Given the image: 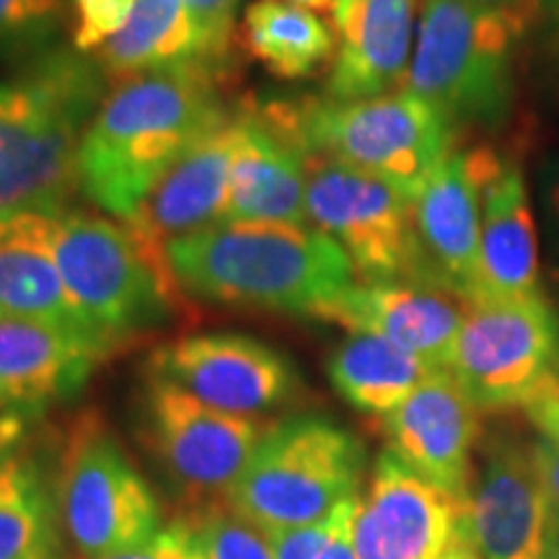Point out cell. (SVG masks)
Listing matches in <instances>:
<instances>
[{"label":"cell","instance_id":"obj_1","mask_svg":"<svg viewBox=\"0 0 559 559\" xmlns=\"http://www.w3.org/2000/svg\"><path fill=\"white\" fill-rule=\"evenodd\" d=\"M221 70L185 66L122 79L91 117L79 148V190L128 221L160 177L228 120Z\"/></svg>","mask_w":559,"mask_h":559},{"label":"cell","instance_id":"obj_2","mask_svg":"<svg viewBox=\"0 0 559 559\" xmlns=\"http://www.w3.org/2000/svg\"><path fill=\"white\" fill-rule=\"evenodd\" d=\"M179 288L243 309L317 319L355 285V267L313 226L218 221L166 247Z\"/></svg>","mask_w":559,"mask_h":559},{"label":"cell","instance_id":"obj_3","mask_svg":"<svg viewBox=\"0 0 559 559\" xmlns=\"http://www.w3.org/2000/svg\"><path fill=\"white\" fill-rule=\"evenodd\" d=\"M86 55L50 47L0 75V221L68 210L79 190V148L102 104Z\"/></svg>","mask_w":559,"mask_h":559},{"label":"cell","instance_id":"obj_4","mask_svg":"<svg viewBox=\"0 0 559 559\" xmlns=\"http://www.w3.org/2000/svg\"><path fill=\"white\" fill-rule=\"evenodd\" d=\"M531 16L472 0H423L402 91L428 102L453 128L495 130L515 102V50Z\"/></svg>","mask_w":559,"mask_h":559},{"label":"cell","instance_id":"obj_5","mask_svg":"<svg viewBox=\"0 0 559 559\" xmlns=\"http://www.w3.org/2000/svg\"><path fill=\"white\" fill-rule=\"evenodd\" d=\"M52 247L70 300L111 345L177 309L181 288L169 260L124 221L62 210L55 215Z\"/></svg>","mask_w":559,"mask_h":559},{"label":"cell","instance_id":"obj_6","mask_svg":"<svg viewBox=\"0 0 559 559\" xmlns=\"http://www.w3.org/2000/svg\"><path fill=\"white\" fill-rule=\"evenodd\" d=\"M366 451L324 417H293L267 428L226 506L264 534L311 526L360 495Z\"/></svg>","mask_w":559,"mask_h":559},{"label":"cell","instance_id":"obj_7","mask_svg":"<svg viewBox=\"0 0 559 559\" xmlns=\"http://www.w3.org/2000/svg\"><path fill=\"white\" fill-rule=\"evenodd\" d=\"M306 148L383 179L415 200L425 179L456 151V128L409 91L355 102L296 104Z\"/></svg>","mask_w":559,"mask_h":559},{"label":"cell","instance_id":"obj_8","mask_svg":"<svg viewBox=\"0 0 559 559\" xmlns=\"http://www.w3.org/2000/svg\"><path fill=\"white\" fill-rule=\"evenodd\" d=\"M58 508L70 542L86 559H107L156 536L160 502L120 440L94 412L75 419L62 449Z\"/></svg>","mask_w":559,"mask_h":559},{"label":"cell","instance_id":"obj_9","mask_svg":"<svg viewBox=\"0 0 559 559\" xmlns=\"http://www.w3.org/2000/svg\"><path fill=\"white\" fill-rule=\"evenodd\" d=\"M449 370L479 412L528 409L559 386V313L544 293L469 304Z\"/></svg>","mask_w":559,"mask_h":559},{"label":"cell","instance_id":"obj_10","mask_svg":"<svg viewBox=\"0 0 559 559\" xmlns=\"http://www.w3.org/2000/svg\"><path fill=\"white\" fill-rule=\"evenodd\" d=\"M306 218L345 249L358 283H425L412 200L383 179L309 151Z\"/></svg>","mask_w":559,"mask_h":559},{"label":"cell","instance_id":"obj_11","mask_svg":"<svg viewBox=\"0 0 559 559\" xmlns=\"http://www.w3.org/2000/svg\"><path fill=\"white\" fill-rule=\"evenodd\" d=\"M140 425L166 474L194 500L228 498L267 432L260 419L207 407L153 373L140 396Z\"/></svg>","mask_w":559,"mask_h":559},{"label":"cell","instance_id":"obj_12","mask_svg":"<svg viewBox=\"0 0 559 559\" xmlns=\"http://www.w3.org/2000/svg\"><path fill=\"white\" fill-rule=\"evenodd\" d=\"M148 373L236 417L257 419L300 394L296 366L280 349L247 334L213 332L174 340L151 355Z\"/></svg>","mask_w":559,"mask_h":559},{"label":"cell","instance_id":"obj_13","mask_svg":"<svg viewBox=\"0 0 559 559\" xmlns=\"http://www.w3.org/2000/svg\"><path fill=\"white\" fill-rule=\"evenodd\" d=\"M500 156L487 145L453 151L412 200L423 280L472 300L479 260L481 198Z\"/></svg>","mask_w":559,"mask_h":559},{"label":"cell","instance_id":"obj_14","mask_svg":"<svg viewBox=\"0 0 559 559\" xmlns=\"http://www.w3.org/2000/svg\"><path fill=\"white\" fill-rule=\"evenodd\" d=\"M466 506L383 451L355 519L358 559H436L466 528Z\"/></svg>","mask_w":559,"mask_h":559},{"label":"cell","instance_id":"obj_15","mask_svg":"<svg viewBox=\"0 0 559 559\" xmlns=\"http://www.w3.org/2000/svg\"><path fill=\"white\" fill-rule=\"evenodd\" d=\"M239 124V145L230 166L228 198L221 221L309 226V148L300 138L296 104L275 102L257 111H243Z\"/></svg>","mask_w":559,"mask_h":559},{"label":"cell","instance_id":"obj_16","mask_svg":"<svg viewBox=\"0 0 559 559\" xmlns=\"http://www.w3.org/2000/svg\"><path fill=\"white\" fill-rule=\"evenodd\" d=\"M466 523L481 559H547L557 544L531 445L498 438L474 474Z\"/></svg>","mask_w":559,"mask_h":559},{"label":"cell","instance_id":"obj_17","mask_svg":"<svg viewBox=\"0 0 559 559\" xmlns=\"http://www.w3.org/2000/svg\"><path fill=\"white\" fill-rule=\"evenodd\" d=\"M479 415L451 370H432L400 407L381 419L386 451L423 479L469 500L472 453L481 432Z\"/></svg>","mask_w":559,"mask_h":559},{"label":"cell","instance_id":"obj_18","mask_svg":"<svg viewBox=\"0 0 559 559\" xmlns=\"http://www.w3.org/2000/svg\"><path fill=\"white\" fill-rule=\"evenodd\" d=\"M466 309L464 298L438 285L391 280L355 283L317 319L345 326L349 334H376L432 368L449 370Z\"/></svg>","mask_w":559,"mask_h":559},{"label":"cell","instance_id":"obj_19","mask_svg":"<svg viewBox=\"0 0 559 559\" xmlns=\"http://www.w3.org/2000/svg\"><path fill=\"white\" fill-rule=\"evenodd\" d=\"M419 9L423 0H337L330 99H373L402 91L415 52Z\"/></svg>","mask_w":559,"mask_h":559},{"label":"cell","instance_id":"obj_20","mask_svg":"<svg viewBox=\"0 0 559 559\" xmlns=\"http://www.w3.org/2000/svg\"><path fill=\"white\" fill-rule=\"evenodd\" d=\"M239 130V115H230L160 177L143 205L124 221L140 241L166 254L171 241L223 218Z\"/></svg>","mask_w":559,"mask_h":559},{"label":"cell","instance_id":"obj_21","mask_svg":"<svg viewBox=\"0 0 559 559\" xmlns=\"http://www.w3.org/2000/svg\"><path fill=\"white\" fill-rule=\"evenodd\" d=\"M542 293L539 228L528 179L515 158H502L481 198L477 277L469 304Z\"/></svg>","mask_w":559,"mask_h":559},{"label":"cell","instance_id":"obj_22","mask_svg":"<svg viewBox=\"0 0 559 559\" xmlns=\"http://www.w3.org/2000/svg\"><path fill=\"white\" fill-rule=\"evenodd\" d=\"M109 349L99 340L41 321L0 317V400L13 409L68 400Z\"/></svg>","mask_w":559,"mask_h":559},{"label":"cell","instance_id":"obj_23","mask_svg":"<svg viewBox=\"0 0 559 559\" xmlns=\"http://www.w3.org/2000/svg\"><path fill=\"white\" fill-rule=\"evenodd\" d=\"M55 215L19 213L0 221V317L41 321L58 330L99 337L75 309L55 260Z\"/></svg>","mask_w":559,"mask_h":559},{"label":"cell","instance_id":"obj_24","mask_svg":"<svg viewBox=\"0 0 559 559\" xmlns=\"http://www.w3.org/2000/svg\"><path fill=\"white\" fill-rule=\"evenodd\" d=\"M432 370L407 349L376 334H349L326 362V373L349 407L370 417H386L423 383Z\"/></svg>","mask_w":559,"mask_h":559},{"label":"cell","instance_id":"obj_25","mask_svg":"<svg viewBox=\"0 0 559 559\" xmlns=\"http://www.w3.org/2000/svg\"><path fill=\"white\" fill-rule=\"evenodd\" d=\"M99 66L120 81L153 70L205 66L185 0H138L128 26L99 50Z\"/></svg>","mask_w":559,"mask_h":559},{"label":"cell","instance_id":"obj_26","mask_svg":"<svg viewBox=\"0 0 559 559\" xmlns=\"http://www.w3.org/2000/svg\"><path fill=\"white\" fill-rule=\"evenodd\" d=\"M239 34L243 50L285 81L317 73L337 50L332 26L319 13L283 0L251 3L243 11Z\"/></svg>","mask_w":559,"mask_h":559},{"label":"cell","instance_id":"obj_27","mask_svg":"<svg viewBox=\"0 0 559 559\" xmlns=\"http://www.w3.org/2000/svg\"><path fill=\"white\" fill-rule=\"evenodd\" d=\"M55 555V506L45 479L24 451L0 472V559Z\"/></svg>","mask_w":559,"mask_h":559},{"label":"cell","instance_id":"obj_28","mask_svg":"<svg viewBox=\"0 0 559 559\" xmlns=\"http://www.w3.org/2000/svg\"><path fill=\"white\" fill-rule=\"evenodd\" d=\"M358 506L360 495H355L311 526L267 534L275 559H358L355 549Z\"/></svg>","mask_w":559,"mask_h":559},{"label":"cell","instance_id":"obj_29","mask_svg":"<svg viewBox=\"0 0 559 559\" xmlns=\"http://www.w3.org/2000/svg\"><path fill=\"white\" fill-rule=\"evenodd\" d=\"M66 0H0V58H34L55 47Z\"/></svg>","mask_w":559,"mask_h":559},{"label":"cell","instance_id":"obj_30","mask_svg":"<svg viewBox=\"0 0 559 559\" xmlns=\"http://www.w3.org/2000/svg\"><path fill=\"white\" fill-rule=\"evenodd\" d=\"M190 521L205 559H275L270 536L218 502H202Z\"/></svg>","mask_w":559,"mask_h":559},{"label":"cell","instance_id":"obj_31","mask_svg":"<svg viewBox=\"0 0 559 559\" xmlns=\"http://www.w3.org/2000/svg\"><path fill=\"white\" fill-rule=\"evenodd\" d=\"M185 5L198 29L202 62L223 73L234 52L241 0H185Z\"/></svg>","mask_w":559,"mask_h":559},{"label":"cell","instance_id":"obj_32","mask_svg":"<svg viewBox=\"0 0 559 559\" xmlns=\"http://www.w3.org/2000/svg\"><path fill=\"white\" fill-rule=\"evenodd\" d=\"M73 3V50L99 52L120 34L138 0H70Z\"/></svg>","mask_w":559,"mask_h":559},{"label":"cell","instance_id":"obj_33","mask_svg":"<svg viewBox=\"0 0 559 559\" xmlns=\"http://www.w3.org/2000/svg\"><path fill=\"white\" fill-rule=\"evenodd\" d=\"M107 559H205V555H202L198 531L187 515V519L171 521L140 547Z\"/></svg>","mask_w":559,"mask_h":559},{"label":"cell","instance_id":"obj_34","mask_svg":"<svg viewBox=\"0 0 559 559\" xmlns=\"http://www.w3.org/2000/svg\"><path fill=\"white\" fill-rule=\"evenodd\" d=\"M536 192H539V215L549 260L559 267V148L544 158Z\"/></svg>","mask_w":559,"mask_h":559},{"label":"cell","instance_id":"obj_35","mask_svg":"<svg viewBox=\"0 0 559 559\" xmlns=\"http://www.w3.org/2000/svg\"><path fill=\"white\" fill-rule=\"evenodd\" d=\"M531 456H534L536 472H539L544 492H547L551 528H555L559 542V440L547 436L534 440L531 443Z\"/></svg>","mask_w":559,"mask_h":559},{"label":"cell","instance_id":"obj_36","mask_svg":"<svg viewBox=\"0 0 559 559\" xmlns=\"http://www.w3.org/2000/svg\"><path fill=\"white\" fill-rule=\"evenodd\" d=\"M24 409H11L0 415V472L9 464V459L24 445L26 419L21 415Z\"/></svg>","mask_w":559,"mask_h":559},{"label":"cell","instance_id":"obj_37","mask_svg":"<svg viewBox=\"0 0 559 559\" xmlns=\"http://www.w3.org/2000/svg\"><path fill=\"white\" fill-rule=\"evenodd\" d=\"M526 415L542 430V436L559 440V386L549 391L547 396H542L539 402L531 404Z\"/></svg>","mask_w":559,"mask_h":559},{"label":"cell","instance_id":"obj_38","mask_svg":"<svg viewBox=\"0 0 559 559\" xmlns=\"http://www.w3.org/2000/svg\"><path fill=\"white\" fill-rule=\"evenodd\" d=\"M472 3L485 5V9L523 13V16H531V19H534L536 11H542V0H472Z\"/></svg>","mask_w":559,"mask_h":559},{"label":"cell","instance_id":"obj_39","mask_svg":"<svg viewBox=\"0 0 559 559\" xmlns=\"http://www.w3.org/2000/svg\"><path fill=\"white\" fill-rule=\"evenodd\" d=\"M436 559H481L479 549L474 547V542H472V536H469V523H466V528L461 531L456 539H453L451 547L445 549L440 557H436Z\"/></svg>","mask_w":559,"mask_h":559},{"label":"cell","instance_id":"obj_40","mask_svg":"<svg viewBox=\"0 0 559 559\" xmlns=\"http://www.w3.org/2000/svg\"><path fill=\"white\" fill-rule=\"evenodd\" d=\"M283 3L298 5V9H306V11H313V13H334V5H337V0H283Z\"/></svg>","mask_w":559,"mask_h":559},{"label":"cell","instance_id":"obj_41","mask_svg":"<svg viewBox=\"0 0 559 559\" xmlns=\"http://www.w3.org/2000/svg\"><path fill=\"white\" fill-rule=\"evenodd\" d=\"M542 9L549 13L551 21H557L559 24V0H542Z\"/></svg>","mask_w":559,"mask_h":559},{"label":"cell","instance_id":"obj_42","mask_svg":"<svg viewBox=\"0 0 559 559\" xmlns=\"http://www.w3.org/2000/svg\"><path fill=\"white\" fill-rule=\"evenodd\" d=\"M547 559H559V542L555 544V547H551V551H549V557Z\"/></svg>","mask_w":559,"mask_h":559},{"label":"cell","instance_id":"obj_43","mask_svg":"<svg viewBox=\"0 0 559 559\" xmlns=\"http://www.w3.org/2000/svg\"><path fill=\"white\" fill-rule=\"evenodd\" d=\"M39 559H58L55 555H47V557H39Z\"/></svg>","mask_w":559,"mask_h":559},{"label":"cell","instance_id":"obj_44","mask_svg":"<svg viewBox=\"0 0 559 559\" xmlns=\"http://www.w3.org/2000/svg\"><path fill=\"white\" fill-rule=\"evenodd\" d=\"M5 407V404H3V400H0V409H3Z\"/></svg>","mask_w":559,"mask_h":559}]
</instances>
